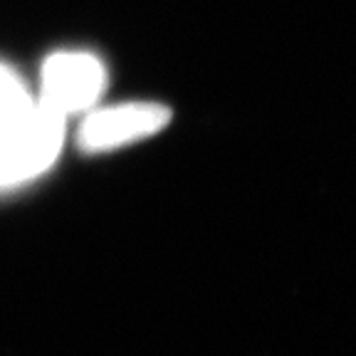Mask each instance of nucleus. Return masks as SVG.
<instances>
[{
	"label": "nucleus",
	"mask_w": 356,
	"mask_h": 356,
	"mask_svg": "<svg viewBox=\"0 0 356 356\" xmlns=\"http://www.w3.org/2000/svg\"><path fill=\"white\" fill-rule=\"evenodd\" d=\"M65 136V117L33 99L13 70L0 65V188L52 166Z\"/></svg>",
	"instance_id": "f257e3e1"
},
{
	"label": "nucleus",
	"mask_w": 356,
	"mask_h": 356,
	"mask_svg": "<svg viewBox=\"0 0 356 356\" xmlns=\"http://www.w3.org/2000/svg\"><path fill=\"white\" fill-rule=\"evenodd\" d=\"M106 87V70L99 57L89 52H57L42 67L40 102L62 117L95 106Z\"/></svg>",
	"instance_id": "f03ea898"
},
{
	"label": "nucleus",
	"mask_w": 356,
	"mask_h": 356,
	"mask_svg": "<svg viewBox=\"0 0 356 356\" xmlns=\"http://www.w3.org/2000/svg\"><path fill=\"white\" fill-rule=\"evenodd\" d=\"M168 119H171V111L151 102L106 106V109L92 111L84 119L77 134V144L87 154H104L161 131Z\"/></svg>",
	"instance_id": "7ed1b4c3"
}]
</instances>
